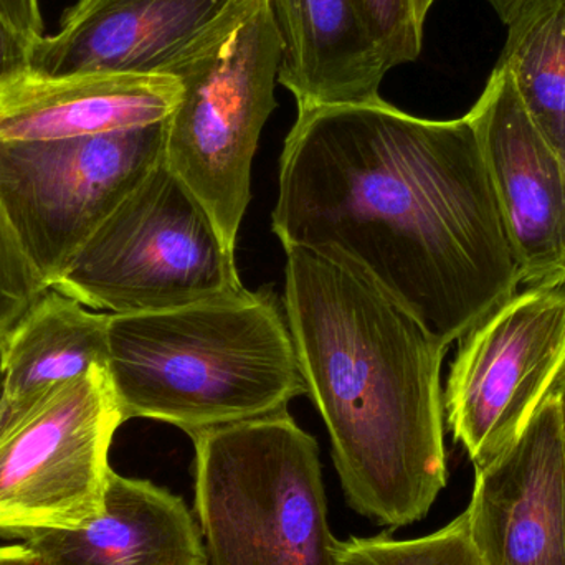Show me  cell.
<instances>
[{"instance_id": "cell-1", "label": "cell", "mask_w": 565, "mask_h": 565, "mask_svg": "<svg viewBox=\"0 0 565 565\" xmlns=\"http://www.w3.org/2000/svg\"><path fill=\"white\" fill-rule=\"evenodd\" d=\"M271 227L354 268L450 348L521 285L468 116L417 118L379 98L298 113Z\"/></svg>"}, {"instance_id": "cell-2", "label": "cell", "mask_w": 565, "mask_h": 565, "mask_svg": "<svg viewBox=\"0 0 565 565\" xmlns=\"http://www.w3.org/2000/svg\"><path fill=\"white\" fill-rule=\"evenodd\" d=\"M285 250V315L345 501L391 530L424 520L448 480V348L354 268Z\"/></svg>"}, {"instance_id": "cell-3", "label": "cell", "mask_w": 565, "mask_h": 565, "mask_svg": "<svg viewBox=\"0 0 565 565\" xmlns=\"http://www.w3.org/2000/svg\"><path fill=\"white\" fill-rule=\"evenodd\" d=\"M108 377L122 422L152 418L189 437L288 411L306 394L288 319L268 288L109 315Z\"/></svg>"}, {"instance_id": "cell-4", "label": "cell", "mask_w": 565, "mask_h": 565, "mask_svg": "<svg viewBox=\"0 0 565 565\" xmlns=\"http://www.w3.org/2000/svg\"><path fill=\"white\" fill-rule=\"evenodd\" d=\"M191 438L205 565H334L319 447L288 411Z\"/></svg>"}, {"instance_id": "cell-5", "label": "cell", "mask_w": 565, "mask_h": 565, "mask_svg": "<svg viewBox=\"0 0 565 565\" xmlns=\"http://www.w3.org/2000/svg\"><path fill=\"white\" fill-rule=\"evenodd\" d=\"M278 68L280 42L267 0H237L166 72L182 85L166 119V166L232 250L250 204L258 141L277 108Z\"/></svg>"}, {"instance_id": "cell-6", "label": "cell", "mask_w": 565, "mask_h": 565, "mask_svg": "<svg viewBox=\"0 0 565 565\" xmlns=\"http://www.w3.org/2000/svg\"><path fill=\"white\" fill-rule=\"evenodd\" d=\"M234 255L204 205L162 161L52 289L111 315L168 311L245 289Z\"/></svg>"}, {"instance_id": "cell-7", "label": "cell", "mask_w": 565, "mask_h": 565, "mask_svg": "<svg viewBox=\"0 0 565 565\" xmlns=\"http://www.w3.org/2000/svg\"><path fill=\"white\" fill-rule=\"evenodd\" d=\"M166 121L53 141H0V202L46 288L164 161Z\"/></svg>"}, {"instance_id": "cell-8", "label": "cell", "mask_w": 565, "mask_h": 565, "mask_svg": "<svg viewBox=\"0 0 565 565\" xmlns=\"http://www.w3.org/2000/svg\"><path fill=\"white\" fill-rule=\"evenodd\" d=\"M122 422L108 369L53 388L0 430V537L72 531L105 507L108 455Z\"/></svg>"}, {"instance_id": "cell-9", "label": "cell", "mask_w": 565, "mask_h": 565, "mask_svg": "<svg viewBox=\"0 0 565 565\" xmlns=\"http://www.w3.org/2000/svg\"><path fill=\"white\" fill-rule=\"evenodd\" d=\"M458 342L445 417L477 470L516 440L565 369V281L514 292Z\"/></svg>"}, {"instance_id": "cell-10", "label": "cell", "mask_w": 565, "mask_h": 565, "mask_svg": "<svg viewBox=\"0 0 565 565\" xmlns=\"http://www.w3.org/2000/svg\"><path fill=\"white\" fill-rule=\"evenodd\" d=\"M475 473L465 513L481 565H565V427L553 391Z\"/></svg>"}, {"instance_id": "cell-11", "label": "cell", "mask_w": 565, "mask_h": 565, "mask_svg": "<svg viewBox=\"0 0 565 565\" xmlns=\"http://www.w3.org/2000/svg\"><path fill=\"white\" fill-rule=\"evenodd\" d=\"M527 286L565 281L564 162L534 126L507 70L468 113Z\"/></svg>"}, {"instance_id": "cell-12", "label": "cell", "mask_w": 565, "mask_h": 565, "mask_svg": "<svg viewBox=\"0 0 565 565\" xmlns=\"http://www.w3.org/2000/svg\"><path fill=\"white\" fill-rule=\"evenodd\" d=\"M237 0H78L33 45L30 78L166 75Z\"/></svg>"}, {"instance_id": "cell-13", "label": "cell", "mask_w": 565, "mask_h": 565, "mask_svg": "<svg viewBox=\"0 0 565 565\" xmlns=\"http://www.w3.org/2000/svg\"><path fill=\"white\" fill-rule=\"evenodd\" d=\"M281 83L298 113L381 98L388 72L355 0H267Z\"/></svg>"}, {"instance_id": "cell-14", "label": "cell", "mask_w": 565, "mask_h": 565, "mask_svg": "<svg viewBox=\"0 0 565 565\" xmlns=\"http://www.w3.org/2000/svg\"><path fill=\"white\" fill-rule=\"evenodd\" d=\"M182 98L171 75L29 78L0 95V141L108 135L166 121Z\"/></svg>"}, {"instance_id": "cell-15", "label": "cell", "mask_w": 565, "mask_h": 565, "mask_svg": "<svg viewBox=\"0 0 565 565\" xmlns=\"http://www.w3.org/2000/svg\"><path fill=\"white\" fill-rule=\"evenodd\" d=\"M25 541L55 565H205L201 527L184 500L113 470L95 520Z\"/></svg>"}, {"instance_id": "cell-16", "label": "cell", "mask_w": 565, "mask_h": 565, "mask_svg": "<svg viewBox=\"0 0 565 565\" xmlns=\"http://www.w3.org/2000/svg\"><path fill=\"white\" fill-rule=\"evenodd\" d=\"M109 315L49 289L0 341V430L53 388L108 369Z\"/></svg>"}, {"instance_id": "cell-17", "label": "cell", "mask_w": 565, "mask_h": 565, "mask_svg": "<svg viewBox=\"0 0 565 565\" xmlns=\"http://www.w3.org/2000/svg\"><path fill=\"white\" fill-rule=\"evenodd\" d=\"M497 66L507 70L527 116L565 158V0H526L508 23Z\"/></svg>"}, {"instance_id": "cell-18", "label": "cell", "mask_w": 565, "mask_h": 565, "mask_svg": "<svg viewBox=\"0 0 565 565\" xmlns=\"http://www.w3.org/2000/svg\"><path fill=\"white\" fill-rule=\"evenodd\" d=\"M334 565H481L467 513L417 540H394L387 533L339 541Z\"/></svg>"}, {"instance_id": "cell-19", "label": "cell", "mask_w": 565, "mask_h": 565, "mask_svg": "<svg viewBox=\"0 0 565 565\" xmlns=\"http://www.w3.org/2000/svg\"><path fill=\"white\" fill-rule=\"evenodd\" d=\"M388 70L420 56L424 25L417 0H355Z\"/></svg>"}, {"instance_id": "cell-20", "label": "cell", "mask_w": 565, "mask_h": 565, "mask_svg": "<svg viewBox=\"0 0 565 565\" xmlns=\"http://www.w3.org/2000/svg\"><path fill=\"white\" fill-rule=\"evenodd\" d=\"M46 291L0 202V341Z\"/></svg>"}, {"instance_id": "cell-21", "label": "cell", "mask_w": 565, "mask_h": 565, "mask_svg": "<svg viewBox=\"0 0 565 565\" xmlns=\"http://www.w3.org/2000/svg\"><path fill=\"white\" fill-rule=\"evenodd\" d=\"M33 45L0 13V95L30 78Z\"/></svg>"}, {"instance_id": "cell-22", "label": "cell", "mask_w": 565, "mask_h": 565, "mask_svg": "<svg viewBox=\"0 0 565 565\" xmlns=\"http://www.w3.org/2000/svg\"><path fill=\"white\" fill-rule=\"evenodd\" d=\"M0 13L30 42L36 43L45 36L39 0H0Z\"/></svg>"}, {"instance_id": "cell-23", "label": "cell", "mask_w": 565, "mask_h": 565, "mask_svg": "<svg viewBox=\"0 0 565 565\" xmlns=\"http://www.w3.org/2000/svg\"><path fill=\"white\" fill-rule=\"evenodd\" d=\"M0 565H55L42 551L32 544H10L0 546Z\"/></svg>"}, {"instance_id": "cell-24", "label": "cell", "mask_w": 565, "mask_h": 565, "mask_svg": "<svg viewBox=\"0 0 565 565\" xmlns=\"http://www.w3.org/2000/svg\"><path fill=\"white\" fill-rule=\"evenodd\" d=\"M504 25L511 22L526 0H488Z\"/></svg>"}, {"instance_id": "cell-25", "label": "cell", "mask_w": 565, "mask_h": 565, "mask_svg": "<svg viewBox=\"0 0 565 565\" xmlns=\"http://www.w3.org/2000/svg\"><path fill=\"white\" fill-rule=\"evenodd\" d=\"M554 395H556L557 401L561 404V411H563L564 418V427H565V369L561 372L559 377H557L556 384L553 387Z\"/></svg>"}, {"instance_id": "cell-26", "label": "cell", "mask_w": 565, "mask_h": 565, "mask_svg": "<svg viewBox=\"0 0 565 565\" xmlns=\"http://www.w3.org/2000/svg\"><path fill=\"white\" fill-rule=\"evenodd\" d=\"M437 0H417V12L418 17H420L422 22L425 23L427 20L428 12H430L431 7Z\"/></svg>"}, {"instance_id": "cell-27", "label": "cell", "mask_w": 565, "mask_h": 565, "mask_svg": "<svg viewBox=\"0 0 565 565\" xmlns=\"http://www.w3.org/2000/svg\"><path fill=\"white\" fill-rule=\"evenodd\" d=\"M564 172H565V158H564ZM564 250H565V224H564Z\"/></svg>"}]
</instances>
